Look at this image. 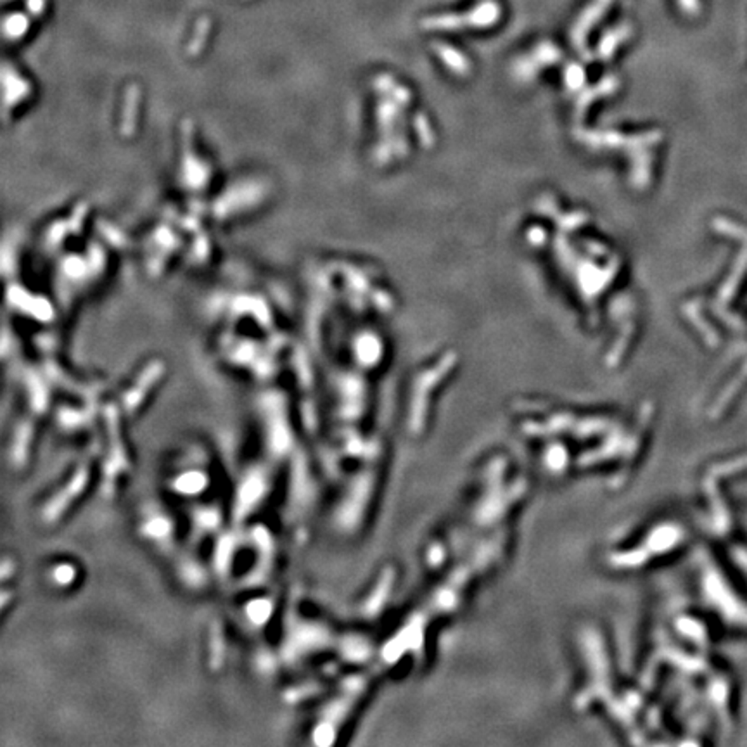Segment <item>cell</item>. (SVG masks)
I'll use <instances>...</instances> for the list:
<instances>
[{"instance_id":"6da1fadb","label":"cell","mask_w":747,"mask_h":747,"mask_svg":"<svg viewBox=\"0 0 747 747\" xmlns=\"http://www.w3.org/2000/svg\"><path fill=\"white\" fill-rule=\"evenodd\" d=\"M746 270H747V244H744L742 251H740V255L737 256L735 263H733V268H732V272H730L728 279H726V282L723 284L721 290H719V297H721L723 301L732 299L737 287H739L740 280H742L744 273H746Z\"/></svg>"},{"instance_id":"7a4b0ae2","label":"cell","mask_w":747,"mask_h":747,"mask_svg":"<svg viewBox=\"0 0 747 747\" xmlns=\"http://www.w3.org/2000/svg\"><path fill=\"white\" fill-rule=\"evenodd\" d=\"M500 17V6L495 0H483L470 10L467 21L474 26H490Z\"/></svg>"},{"instance_id":"3957f363","label":"cell","mask_w":747,"mask_h":747,"mask_svg":"<svg viewBox=\"0 0 747 747\" xmlns=\"http://www.w3.org/2000/svg\"><path fill=\"white\" fill-rule=\"evenodd\" d=\"M714 227L718 228V230L725 232V234L730 235V237H735V239H739V241H742L744 244H747V228L740 227V225L733 223V221L723 220V218L714 220Z\"/></svg>"},{"instance_id":"277c9868","label":"cell","mask_w":747,"mask_h":747,"mask_svg":"<svg viewBox=\"0 0 747 747\" xmlns=\"http://www.w3.org/2000/svg\"><path fill=\"white\" fill-rule=\"evenodd\" d=\"M26 28H28V19L19 12L12 14V16H9L6 19V31H7V35H10V37H19V35L24 33Z\"/></svg>"},{"instance_id":"5b68a950","label":"cell","mask_w":747,"mask_h":747,"mask_svg":"<svg viewBox=\"0 0 747 747\" xmlns=\"http://www.w3.org/2000/svg\"><path fill=\"white\" fill-rule=\"evenodd\" d=\"M676 2L688 16H697L701 12V0H676Z\"/></svg>"},{"instance_id":"8992f818","label":"cell","mask_w":747,"mask_h":747,"mask_svg":"<svg viewBox=\"0 0 747 747\" xmlns=\"http://www.w3.org/2000/svg\"><path fill=\"white\" fill-rule=\"evenodd\" d=\"M26 7L33 16H38L45 9V0H26Z\"/></svg>"},{"instance_id":"52a82bcc","label":"cell","mask_w":747,"mask_h":747,"mask_svg":"<svg viewBox=\"0 0 747 747\" xmlns=\"http://www.w3.org/2000/svg\"><path fill=\"white\" fill-rule=\"evenodd\" d=\"M595 3H598V6L604 7V9H605V7H607L609 3H611V0H595Z\"/></svg>"}]
</instances>
